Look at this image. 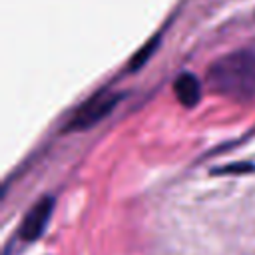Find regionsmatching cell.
Here are the masks:
<instances>
[{
    "label": "cell",
    "instance_id": "cell-2",
    "mask_svg": "<svg viewBox=\"0 0 255 255\" xmlns=\"http://www.w3.org/2000/svg\"><path fill=\"white\" fill-rule=\"evenodd\" d=\"M122 100V94L116 92H98L94 94L86 104H82L76 114L72 116V120L66 124L68 131H80V129H88L94 124L102 122Z\"/></svg>",
    "mask_w": 255,
    "mask_h": 255
},
{
    "label": "cell",
    "instance_id": "cell-1",
    "mask_svg": "<svg viewBox=\"0 0 255 255\" xmlns=\"http://www.w3.org/2000/svg\"><path fill=\"white\" fill-rule=\"evenodd\" d=\"M207 86L229 100L249 102L255 98V52L235 50L217 58L207 68Z\"/></svg>",
    "mask_w": 255,
    "mask_h": 255
},
{
    "label": "cell",
    "instance_id": "cell-3",
    "mask_svg": "<svg viewBox=\"0 0 255 255\" xmlns=\"http://www.w3.org/2000/svg\"><path fill=\"white\" fill-rule=\"evenodd\" d=\"M52 211H54V197H48V195L42 197L22 219V225H20V231H18L20 239L36 241L44 233V229H46V225L52 217Z\"/></svg>",
    "mask_w": 255,
    "mask_h": 255
},
{
    "label": "cell",
    "instance_id": "cell-4",
    "mask_svg": "<svg viewBox=\"0 0 255 255\" xmlns=\"http://www.w3.org/2000/svg\"><path fill=\"white\" fill-rule=\"evenodd\" d=\"M173 92L181 106L193 108L201 100V82L191 72H181L173 82Z\"/></svg>",
    "mask_w": 255,
    "mask_h": 255
},
{
    "label": "cell",
    "instance_id": "cell-5",
    "mask_svg": "<svg viewBox=\"0 0 255 255\" xmlns=\"http://www.w3.org/2000/svg\"><path fill=\"white\" fill-rule=\"evenodd\" d=\"M157 44H159V36H153L147 44H143L135 54H133V58L129 60V70L131 72H135V70H139L149 58H151V54L155 52V48H157Z\"/></svg>",
    "mask_w": 255,
    "mask_h": 255
}]
</instances>
